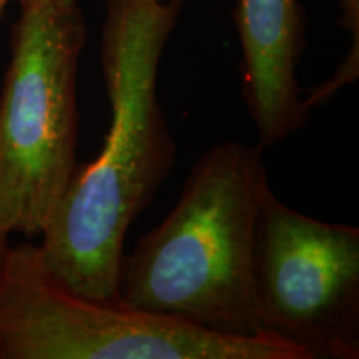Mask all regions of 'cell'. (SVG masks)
<instances>
[{
    "mask_svg": "<svg viewBox=\"0 0 359 359\" xmlns=\"http://www.w3.org/2000/svg\"><path fill=\"white\" fill-rule=\"evenodd\" d=\"M241 45V95L263 148L308 123L296 70L306 35L299 0H238L233 12Z\"/></svg>",
    "mask_w": 359,
    "mask_h": 359,
    "instance_id": "6",
    "label": "cell"
},
{
    "mask_svg": "<svg viewBox=\"0 0 359 359\" xmlns=\"http://www.w3.org/2000/svg\"><path fill=\"white\" fill-rule=\"evenodd\" d=\"M0 359H306L269 336L210 333L122 302L72 293L37 246L8 250L0 273Z\"/></svg>",
    "mask_w": 359,
    "mask_h": 359,
    "instance_id": "4",
    "label": "cell"
},
{
    "mask_svg": "<svg viewBox=\"0 0 359 359\" xmlns=\"http://www.w3.org/2000/svg\"><path fill=\"white\" fill-rule=\"evenodd\" d=\"M8 236H11V233H8L6 228L0 224V273H2L4 264H6L8 250H11V245H8Z\"/></svg>",
    "mask_w": 359,
    "mask_h": 359,
    "instance_id": "8",
    "label": "cell"
},
{
    "mask_svg": "<svg viewBox=\"0 0 359 359\" xmlns=\"http://www.w3.org/2000/svg\"><path fill=\"white\" fill-rule=\"evenodd\" d=\"M0 92V224L40 236L79 167V62L87 20L77 0H17Z\"/></svg>",
    "mask_w": 359,
    "mask_h": 359,
    "instance_id": "3",
    "label": "cell"
},
{
    "mask_svg": "<svg viewBox=\"0 0 359 359\" xmlns=\"http://www.w3.org/2000/svg\"><path fill=\"white\" fill-rule=\"evenodd\" d=\"M251 276L262 334L306 359L359 358V230L311 218L264 191Z\"/></svg>",
    "mask_w": 359,
    "mask_h": 359,
    "instance_id": "5",
    "label": "cell"
},
{
    "mask_svg": "<svg viewBox=\"0 0 359 359\" xmlns=\"http://www.w3.org/2000/svg\"><path fill=\"white\" fill-rule=\"evenodd\" d=\"M182 0H109L100 64L110 128L95 160L80 165L45 223L40 263L72 293L120 302L125 238L177 160L158 98V69Z\"/></svg>",
    "mask_w": 359,
    "mask_h": 359,
    "instance_id": "1",
    "label": "cell"
},
{
    "mask_svg": "<svg viewBox=\"0 0 359 359\" xmlns=\"http://www.w3.org/2000/svg\"><path fill=\"white\" fill-rule=\"evenodd\" d=\"M263 150L226 140L196 160L168 217L123 253L120 302L210 333L264 336L251 276L255 224L269 188Z\"/></svg>",
    "mask_w": 359,
    "mask_h": 359,
    "instance_id": "2",
    "label": "cell"
},
{
    "mask_svg": "<svg viewBox=\"0 0 359 359\" xmlns=\"http://www.w3.org/2000/svg\"><path fill=\"white\" fill-rule=\"evenodd\" d=\"M339 25L351 35V47L331 79L309 90L304 97V105L311 111L326 105L341 88L353 85L359 77V0H339Z\"/></svg>",
    "mask_w": 359,
    "mask_h": 359,
    "instance_id": "7",
    "label": "cell"
},
{
    "mask_svg": "<svg viewBox=\"0 0 359 359\" xmlns=\"http://www.w3.org/2000/svg\"><path fill=\"white\" fill-rule=\"evenodd\" d=\"M8 2H11V0H0V13H2V11H4V8H6V6H7Z\"/></svg>",
    "mask_w": 359,
    "mask_h": 359,
    "instance_id": "9",
    "label": "cell"
}]
</instances>
